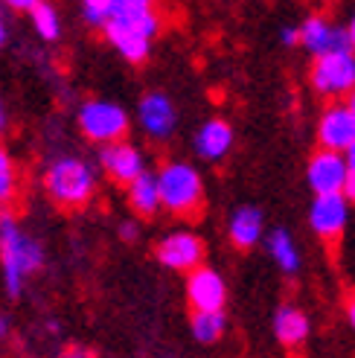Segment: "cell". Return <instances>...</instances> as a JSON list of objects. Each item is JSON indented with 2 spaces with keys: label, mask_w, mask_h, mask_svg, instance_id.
Masks as SVG:
<instances>
[{
  "label": "cell",
  "mask_w": 355,
  "mask_h": 358,
  "mask_svg": "<svg viewBox=\"0 0 355 358\" xmlns=\"http://www.w3.org/2000/svg\"><path fill=\"white\" fill-rule=\"evenodd\" d=\"M268 250H271L274 262H277V265H280L286 274H294L297 268H300V254H297V245H294V239L289 236V230L277 227L274 234L268 236Z\"/></svg>",
  "instance_id": "obj_19"
},
{
  "label": "cell",
  "mask_w": 355,
  "mask_h": 358,
  "mask_svg": "<svg viewBox=\"0 0 355 358\" xmlns=\"http://www.w3.org/2000/svg\"><path fill=\"white\" fill-rule=\"evenodd\" d=\"M129 204L134 213H140V216H154V213L161 210V195H157L154 172L137 175L129 184Z\"/></svg>",
  "instance_id": "obj_18"
},
{
  "label": "cell",
  "mask_w": 355,
  "mask_h": 358,
  "mask_svg": "<svg viewBox=\"0 0 355 358\" xmlns=\"http://www.w3.org/2000/svg\"><path fill=\"white\" fill-rule=\"evenodd\" d=\"M282 41H286V44H297V29H282Z\"/></svg>",
  "instance_id": "obj_30"
},
{
  "label": "cell",
  "mask_w": 355,
  "mask_h": 358,
  "mask_svg": "<svg viewBox=\"0 0 355 358\" xmlns=\"http://www.w3.org/2000/svg\"><path fill=\"white\" fill-rule=\"evenodd\" d=\"M6 335H9V317L0 315V338H6Z\"/></svg>",
  "instance_id": "obj_31"
},
{
  "label": "cell",
  "mask_w": 355,
  "mask_h": 358,
  "mask_svg": "<svg viewBox=\"0 0 355 358\" xmlns=\"http://www.w3.org/2000/svg\"><path fill=\"white\" fill-rule=\"evenodd\" d=\"M44 265V248L38 239L24 234V227L9 210H0V271H3L6 294L17 297L24 280Z\"/></svg>",
  "instance_id": "obj_2"
},
{
  "label": "cell",
  "mask_w": 355,
  "mask_h": 358,
  "mask_svg": "<svg viewBox=\"0 0 355 358\" xmlns=\"http://www.w3.org/2000/svg\"><path fill=\"white\" fill-rule=\"evenodd\" d=\"M15 187H17L15 160L9 157V152L3 146H0V210H6V204L15 199Z\"/></svg>",
  "instance_id": "obj_22"
},
{
  "label": "cell",
  "mask_w": 355,
  "mask_h": 358,
  "mask_svg": "<svg viewBox=\"0 0 355 358\" xmlns=\"http://www.w3.org/2000/svg\"><path fill=\"white\" fill-rule=\"evenodd\" d=\"M347 108L352 111V117H355V91H349V102H347Z\"/></svg>",
  "instance_id": "obj_34"
},
{
  "label": "cell",
  "mask_w": 355,
  "mask_h": 358,
  "mask_svg": "<svg viewBox=\"0 0 355 358\" xmlns=\"http://www.w3.org/2000/svg\"><path fill=\"white\" fill-rule=\"evenodd\" d=\"M6 38H9V27H6V15H3V9H0V47L6 44Z\"/></svg>",
  "instance_id": "obj_28"
},
{
  "label": "cell",
  "mask_w": 355,
  "mask_h": 358,
  "mask_svg": "<svg viewBox=\"0 0 355 358\" xmlns=\"http://www.w3.org/2000/svg\"><path fill=\"white\" fill-rule=\"evenodd\" d=\"M317 140L326 152L344 155L355 143V117L347 105H329L317 122Z\"/></svg>",
  "instance_id": "obj_10"
},
{
  "label": "cell",
  "mask_w": 355,
  "mask_h": 358,
  "mask_svg": "<svg viewBox=\"0 0 355 358\" xmlns=\"http://www.w3.org/2000/svg\"><path fill=\"white\" fill-rule=\"evenodd\" d=\"M108 9H111V0H87V3H82V15L85 21L91 27H105V21H108Z\"/></svg>",
  "instance_id": "obj_23"
},
{
  "label": "cell",
  "mask_w": 355,
  "mask_h": 358,
  "mask_svg": "<svg viewBox=\"0 0 355 358\" xmlns=\"http://www.w3.org/2000/svg\"><path fill=\"white\" fill-rule=\"evenodd\" d=\"M161 29V17L146 0H111L102 32L126 62L140 64L149 56L152 38Z\"/></svg>",
  "instance_id": "obj_1"
},
{
  "label": "cell",
  "mask_w": 355,
  "mask_h": 358,
  "mask_svg": "<svg viewBox=\"0 0 355 358\" xmlns=\"http://www.w3.org/2000/svg\"><path fill=\"white\" fill-rule=\"evenodd\" d=\"M99 164H102L105 175L114 178L117 184H126V187L134 181L137 175L146 172L140 149L131 146V143H126V140L111 143V146H102V149H99Z\"/></svg>",
  "instance_id": "obj_12"
},
{
  "label": "cell",
  "mask_w": 355,
  "mask_h": 358,
  "mask_svg": "<svg viewBox=\"0 0 355 358\" xmlns=\"http://www.w3.org/2000/svg\"><path fill=\"white\" fill-rule=\"evenodd\" d=\"M189 327H192L195 341L216 344L219 338L224 335V329H227V320H224V312H195Z\"/></svg>",
  "instance_id": "obj_20"
},
{
  "label": "cell",
  "mask_w": 355,
  "mask_h": 358,
  "mask_svg": "<svg viewBox=\"0 0 355 358\" xmlns=\"http://www.w3.org/2000/svg\"><path fill=\"white\" fill-rule=\"evenodd\" d=\"M274 335L280 338V344H286V347L303 344L309 335V317L297 306H280L274 315Z\"/></svg>",
  "instance_id": "obj_16"
},
{
  "label": "cell",
  "mask_w": 355,
  "mask_h": 358,
  "mask_svg": "<svg viewBox=\"0 0 355 358\" xmlns=\"http://www.w3.org/2000/svg\"><path fill=\"white\" fill-rule=\"evenodd\" d=\"M6 131V108H3V99H0V134Z\"/></svg>",
  "instance_id": "obj_32"
},
{
  "label": "cell",
  "mask_w": 355,
  "mask_h": 358,
  "mask_svg": "<svg viewBox=\"0 0 355 358\" xmlns=\"http://www.w3.org/2000/svg\"><path fill=\"white\" fill-rule=\"evenodd\" d=\"M187 297L195 306V312H222L224 300H227L222 274L212 271V268H195V271H189Z\"/></svg>",
  "instance_id": "obj_11"
},
{
  "label": "cell",
  "mask_w": 355,
  "mask_h": 358,
  "mask_svg": "<svg viewBox=\"0 0 355 358\" xmlns=\"http://www.w3.org/2000/svg\"><path fill=\"white\" fill-rule=\"evenodd\" d=\"M154 254L161 265L172 268V271H195V268H201L204 259V242L189 230H175V234L161 239Z\"/></svg>",
  "instance_id": "obj_8"
},
{
  "label": "cell",
  "mask_w": 355,
  "mask_h": 358,
  "mask_svg": "<svg viewBox=\"0 0 355 358\" xmlns=\"http://www.w3.org/2000/svg\"><path fill=\"white\" fill-rule=\"evenodd\" d=\"M29 17H32V24H35V32H38L44 41H56L59 35H61L59 12L52 9L50 3H38V0H35L32 9H29Z\"/></svg>",
  "instance_id": "obj_21"
},
{
  "label": "cell",
  "mask_w": 355,
  "mask_h": 358,
  "mask_svg": "<svg viewBox=\"0 0 355 358\" xmlns=\"http://www.w3.org/2000/svg\"><path fill=\"white\" fill-rule=\"evenodd\" d=\"M297 44H303L312 56H332V52H349L347 32L329 24L324 15H312L297 27Z\"/></svg>",
  "instance_id": "obj_7"
},
{
  "label": "cell",
  "mask_w": 355,
  "mask_h": 358,
  "mask_svg": "<svg viewBox=\"0 0 355 358\" xmlns=\"http://www.w3.org/2000/svg\"><path fill=\"white\" fill-rule=\"evenodd\" d=\"M344 164H347V169H355V143L344 152Z\"/></svg>",
  "instance_id": "obj_29"
},
{
  "label": "cell",
  "mask_w": 355,
  "mask_h": 358,
  "mask_svg": "<svg viewBox=\"0 0 355 358\" xmlns=\"http://www.w3.org/2000/svg\"><path fill=\"white\" fill-rule=\"evenodd\" d=\"M344 32H347V44H349V52H355V15H352V21H349V27H347Z\"/></svg>",
  "instance_id": "obj_27"
},
{
  "label": "cell",
  "mask_w": 355,
  "mask_h": 358,
  "mask_svg": "<svg viewBox=\"0 0 355 358\" xmlns=\"http://www.w3.org/2000/svg\"><path fill=\"white\" fill-rule=\"evenodd\" d=\"M312 87L324 96H341L355 91V56L352 52H332L312 64Z\"/></svg>",
  "instance_id": "obj_6"
},
{
  "label": "cell",
  "mask_w": 355,
  "mask_h": 358,
  "mask_svg": "<svg viewBox=\"0 0 355 358\" xmlns=\"http://www.w3.org/2000/svg\"><path fill=\"white\" fill-rule=\"evenodd\" d=\"M44 189L61 207H82L94 199L96 172L82 157H56L44 172Z\"/></svg>",
  "instance_id": "obj_3"
},
{
  "label": "cell",
  "mask_w": 355,
  "mask_h": 358,
  "mask_svg": "<svg viewBox=\"0 0 355 358\" xmlns=\"http://www.w3.org/2000/svg\"><path fill=\"white\" fill-rule=\"evenodd\" d=\"M233 146V129L224 120H207L195 134V152L204 160H219Z\"/></svg>",
  "instance_id": "obj_15"
},
{
  "label": "cell",
  "mask_w": 355,
  "mask_h": 358,
  "mask_svg": "<svg viewBox=\"0 0 355 358\" xmlns=\"http://www.w3.org/2000/svg\"><path fill=\"white\" fill-rule=\"evenodd\" d=\"M262 236V213L256 207H239L230 219V242L236 248H254Z\"/></svg>",
  "instance_id": "obj_17"
},
{
  "label": "cell",
  "mask_w": 355,
  "mask_h": 358,
  "mask_svg": "<svg viewBox=\"0 0 355 358\" xmlns=\"http://www.w3.org/2000/svg\"><path fill=\"white\" fill-rule=\"evenodd\" d=\"M344 178H347V164L344 155L338 152H314L309 160V187L312 192L321 199V195H341L344 189Z\"/></svg>",
  "instance_id": "obj_9"
},
{
  "label": "cell",
  "mask_w": 355,
  "mask_h": 358,
  "mask_svg": "<svg viewBox=\"0 0 355 358\" xmlns=\"http://www.w3.org/2000/svg\"><path fill=\"white\" fill-rule=\"evenodd\" d=\"M341 195L347 199V204H349V201H355V169H347V178H344V189H341Z\"/></svg>",
  "instance_id": "obj_25"
},
{
  "label": "cell",
  "mask_w": 355,
  "mask_h": 358,
  "mask_svg": "<svg viewBox=\"0 0 355 358\" xmlns=\"http://www.w3.org/2000/svg\"><path fill=\"white\" fill-rule=\"evenodd\" d=\"M154 181H157V195H161V207H166L169 213L187 216L195 207H201L204 184H201V175L189 164H181V160L166 164L154 175Z\"/></svg>",
  "instance_id": "obj_4"
},
{
  "label": "cell",
  "mask_w": 355,
  "mask_h": 358,
  "mask_svg": "<svg viewBox=\"0 0 355 358\" xmlns=\"http://www.w3.org/2000/svg\"><path fill=\"white\" fill-rule=\"evenodd\" d=\"M79 129L87 140L111 146L119 143L129 131V114L122 105L111 99H87L79 108Z\"/></svg>",
  "instance_id": "obj_5"
},
{
  "label": "cell",
  "mask_w": 355,
  "mask_h": 358,
  "mask_svg": "<svg viewBox=\"0 0 355 358\" xmlns=\"http://www.w3.org/2000/svg\"><path fill=\"white\" fill-rule=\"evenodd\" d=\"M119 236L126 239V242H134V239L140 236V227H137V222H122V224H119Z\"/></svg>",
  "instance_id": "obj_26"
},
{
  "label": "cell",
  "mask_w": 355,
  "mask_h": 358,
  "mask_svg": "<svg viewBox=\"0 0 355 358\" xmlns=\"http://www.w3.org/2000/svg\"><path fill=\"white\" fill-rule=\"evenodd\" d=\"M59 358H94V352L87 347H82V344H70L67 350H61Z\"/></svg>",
  "instance_id": "obj_24"
},
{
  "label": "cell",
  "mask_w": 355,
  "mask_h": 358,
  "mask_svg": "<svg viewBox=\"0 0 355 358\" xmlns=\"http://www.w3.org/2000/svg\"><path fill=\"white\" fill-rule=\"evenodd\" d=\"M137 117H140V125L143 131L154 140H164L175 131V105L166 94H146L140 99V108H137Z\"/></svg>",
  "instance_id": "obj_14"
},
{
  "label": "cell",
  "mask_w": 355,
  "mask_h": 358,
  "mask_svg": "<svg viewBox=\"0 0 355 358\" xmlns=\"http://www.w3.org/2000/svg\"><path fill=\"white\" fill-rule=\"evenodd\" d=\"M347 312H349V324H352V329H355V294L349 297V309H347Z\"/></svg>",
  "instance_id": "obj_33"
},
{
  "label": "cell",
  "mask_w": 355,
  "mask_h": 358,
  "mask_svg": "<svg viewBox=\"0 0 355 358\" xmlns=\"http://www.w3.org/2000/svg\"><path fill=\"white\" fill-rule=\"evenodd\" d=\"M347 219H349V204L344 195H321V199L312 201L309 222L321 239H338L341 230L347 227Z\"/></svg>",
  "instance_id": "obj_13"
}]
</instances>
